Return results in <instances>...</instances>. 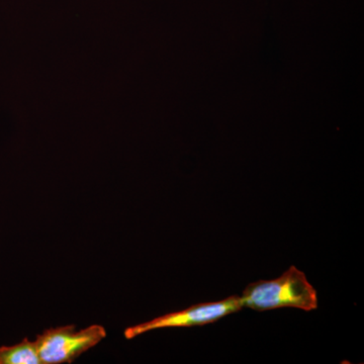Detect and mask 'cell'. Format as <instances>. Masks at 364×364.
<instances>
[{"mask_svg": "<svg viewBox=\"0 0 364 364\" xmlns=\"http://www.w3.org/2000/svg\"><path fill=\"white\" fill-rule=\"evenodd\" d=\"M243 308L257 312L294 308L311 312L318 308V294L305 273L291 267L279 279L248 284L240 296Z\"/></svg>", "mask_w": 364, "mask_h": 364, "instance_id": "cell-1", "label": "cell"}, {"mask_svg": "<svg viewBox=\"0 0 364 364\" xmlns=\"http://www.w3.org/2000/svg\"><path fill=\"white\" fill-rule=\"evenodd\" d=\"M102 325L77 330L75 325L49 328L35 340L42 364L71 363L107 337Z\"/></svg>", "mask_w": 364, "mask_h": 364, "instance_id": "cell-2", "label": "cell"}, {"mask_svg": "<svg viewBox=\"0 0 364 364\" xmlns=\"http://www.w3.org/2000/svg\"><path fill=\"white\" fill-rule=\"evenodd\" d=\"M0 364H42L35 341L23 338L13 346H0Z\"/></svg>", "mask_w": 364, "mask_h": 364, "instance_id": "cell-4", "label": "cell"}, {"mask_svg": "<svg viewBox=\"0 0 364 364\" xmlns=\"http://www.w3.org/2000/svg\"><path fill=\"white\" fill-rule=\"evenodd\" d=\"M243 309L240 296H232L218 301L198 304L177 311V312L160 316L148 322L132 326L124 330L126 339H134L145 333L167 328H191L218 322L221 318L240 312Z\"/></svg>", "mask_w": 364, "mask_h": 364, "instance_id": "cell-3", "label": "cell"}]
</instances>
